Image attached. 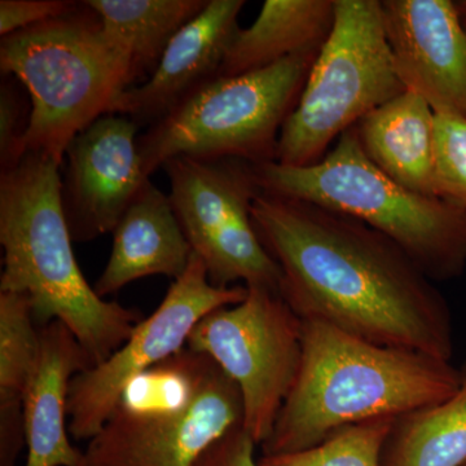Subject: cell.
Masks as SVG:
<instances>
[{
    "label": "cell",
    "mask_w": 466,
    "mask_h": 466,
    "mask_svg": "<svg viewBox=\"0 0 466 466\" xmlns=\"http://www.w3.org/2000/svg\"><path fill=\"white\" fill-rule=\"evenodd\" d=\"M113 248L94 289L106 299L126 285L149 276L177 280L193 256L170 198L149 180L113 229Z\"/></svg>",
    "instance_id": "16"
},
{
    "label": "cell",
    "mask_w": 466,
    "mask_h": 466,
    "mask_svg": "<svg viewBox=\"0 0 466 466\" xmlns=\"http://www.w3.org/2000/svg\"><path fill=\"white\" fill-rule=\"evenodd\" d=\"M39 345L30 300L24 294L0 291V415L23 412Z\"/></svg>",
    "instance_id": "21"
},
{
    "label": "cell",
    "mask_w": 466,
    "mask_h": 466,
    "mask_svg": "<svg viewBox=\"0 0 466 466\" xmlns=\"http://www.w3.org/2000/svg\"><path fill=\"white\" fill-rule=\"evenodd\" d=\"M104 30L133 63L137 81L157 67L171 39L207 7L208 0H85Z\"/></svg>",
    "instance_id": "19"
},
{
    "label": "cell",
    "mask_w": 466,
    "mask_h": 466,
    "mask_svg": "<svg viewBox=\"0 0 466 466\" xmlns=\"http://www.w3.org/2000/svg\"><path fill=\"white\" fill-rule=\"evenodd\" d=\"M244 422L240 389L213 359L184 348L126 386L85 466H195Z\"/></svg>",
    "instance_id": "6"
},
{
    "label": "cell",
    "mask_w": 466,
    "mask_h": 466,
    "mask_svg": "<svg viewBox=\"0 0 466 466\" xmlns=\"http://www.w3.org/2000/svg\"><path fill=\"white\" fill-rule=\"evenodd\" d=\"M395 419L345 426L327 440L299 452L262 455L260 466H380L383 443Z\"/></svg>",
    "instance_id": "22"
},
{
    "label": "cell",
    "mask_w": 466,
    "mask_h": 466,
    "mask_svg": "<svg viewBox=\"0 0 466 466\" xmlns=\"http://www.w3.org/2000/svg\"><path fill=\"white\" fill-rule=\"evenodd\" d=\"M139 128L128 116L106 115L67 147L61 204L73 242L113 232L149 180L137 152Z\"/></svg>",
    "instance_id": "12"
},
{
    "label": "cell",
    "mask_w": 466,
    "mask_h": 466,
    "mask_svg": "<svg viewBox=\"0 0 466 466\" xmlns=\"http://www.w3.org/2000/svg\"><path fill=\"white\" fill-rule=\"evenodd\" d=\"M336 0H266L256 23L240 29L219 78L256 72L294 56L320 52L334 25Z\"/></svg>",
    "instance_id": "18"
},
{
    "label": "cell",
    "mask_w": 466,
    "mask_h": 466,
    "mask_svg": "<svg viewBox=\"0 0 466 466\" xmlns=\"http://www.w3.org/2000/svg\"><path fill=\"white\" fill-rule=\"evenodd\" d=\"M434 195L466 210V118L434 116Z\"/></svg>",
    "instance_id": "23"
},
{
    "label": "cell",
    "mask_w": 466,
    "mask_h": 466,
    "mask_svg": "<svg viewBox=\"0 0 466 466\" xmlns=\"http://www.w3.org/2000/svg\"><path fill=\"white\" fill-rule=\"evenodd\" d=\"M247 288L242 302L201 319L187 348L213 359L238 383L244 403L242 428L262 446L299 376L302 319L280 291Z\"/></svg>",
    "instance_id": "9"
},
{
    "label": "cell",
    "mask_w": 466,
    "mask_h": 466,
    "mask_svg": "<svg viewBox=\"0 0 466 466\" xmlns=\"http://www.w3.org/2000/svg\"><path fill=\"white\" fill-rule=\"evenodd\" d=\"M38 328V359L23 397L25 466H85L84 452L67 438V395L72 380L94 363L66 324Z\"/></svg>",
    "instance_id": "15"
},
{
    "label": "cell",
    "mask_w": 466,
    "mask_h": 466,
    "mask_svg": "<svg viewBox=\"0 0 466 466\" xmlns=\"http://www.w3.org/2000/svg\"><path fill=\"white\" fill-rule=\"evenodd\" d=\"M175 214L193 253L218 288L244 281L281 293V271L254 229L251 204L260 192L253 164L238 158L179 156L165 162Z\"/></svg>",
    "instance_id": "10"
},
{
    "label": "cell",
    "mask_w": 466,
    "mask_h": 466,
    "mask_svg": "<svg viewBox=\"0 0 466 466\" xmlns=\"http://www.w3.org/2000/svg\"><path fill=\"white\" fill-rule=\"evenodd\" d=\"M434 116L421 96L404 91L355 127L368 158L380 170L424 196H435Z\"/></svg>",
    "instance_id": "17"
},
{
    "label": "cell",
    "mask_w": 466,
    "mask_h": 466,
    "mask_svg": "<svg viewBox=\"0 0 466 466\" xmlns=\"http://www.w3.org/2000/svg\"><path fill=\"white\" fill-rule=\"evenodd\" d=\"M253 168L260 191L366 223L397 242L433 281L452 280L465 272V208L394 182L368 158L355 127L311 167L266 162Z\"/></svg>",
    "instance_id": "5"
},
{
    "label": "cell",
    "mask_w": 466,
    "mask_h": 466,
    "mask_svg": "<svg viewBox=\"0 0 466 466\" xmlns=\"http://www.w3.org/2000/svg\"><path fill=\"white\" fill-rule=\"evenodd\" d=\"M392 64L434 113L466 118V30L451 0H383Z\"/></svg>",
    "instance_id": "13"
},
{
    "label": "cell",
    "mask_w": 466,
    "mask_h": 466,
    "mask_svg": "<svg viewBox=\"0 0 466 466\" xmlns=\"http://www.w3.org/2000/svg\"><path fill=\"white\" fill-rule=\"evenodd\" d=\"M466 464V368L451 400L395 419L380 466Z\"/></svg>",
    "instance_id": "20"
},
{
    "label": "cell",
    "mask_w": 466,
    "mask_h": 466,
    "mask_svg": "<svg viewBox=\"0 0 466 466\" xmlns=\"http://www.w3.org/2000/svg\"><path fill=\"white\" fill-rule=\"evenodd\" d=\"M461 385L462 370L451 361L302 320L299 376L260 447L263 455L308 450L345 426L437 406Z\"/></svg>",
    "instance_id": "2"
},
{
    "label": "cell",
    "mask_w": 466,
    "mask_h": 466,
    "mask_svg": "<svg viewBox=\"0 0 466 466\" xmlns=\"http://www.w3.org/2000/svg\"><path fill=\"white\" fill-rule=\"evenodd\" d=\"M455 5L456 9H458L462 26H464L466 30V0H459V2H455Z\"/></svg>",
    "instance_id": "27"
},
{
    "label": "cell",
    "mask_w": 466,
    "mask_h": 466,
    "mask_svg": "<svg viewBox=\"0 0 466 466\" xmlns=\"http://www.w3.org/2000/svg\"><path fill=\"white\" fill-rule=\"evenodd\" d=\"M406 91L394 70L379 0H336L329 38L279 137L276 161L305 167L336 137Z\"/></svg>",
    "instance_id": "8"
},
{
    "label": "cell",
    "mask_w": 466,
    "mask_h": 466,
    "mask_svg": "<svg viewBox=\"0 0 466 466\" xmlns=\"http://www.w3.org/2000/svg\"><path fill=\"white\" fill-rule=\"evenodd\" d=\"M318 55H294L205 86L139 135L144 173L150 177L179 156L238 158L253 165L275 162L281 128L299 103Z\"/></svg>",
    "instance_id": "7"
},
{
    "label": "cell",
    "mask_w": 466,
    "mask_h": 466,
    "mask_svg": "<svg viewBox=\"0 0 466 466\" xmlns=\"http://www.w3.org/2000/svg\"><path fill=\"white\" fill-rule=\"evenodd\" d=\"M244 5V0H208L204 11L168 43L155 72L142 85L122 92L109 115L128 116L140 127H149L219 78L240 32L238 20Z\"/></svg>",
    "instance_id": "14"
},
{
    "label": "cell",
    "mask_w": 466,
    "mask_h": 466,
    "mask_svg": "<svg viewBox=\"0 0 466 466\" xmlns=\"http://www.w3.org/2000/svg\"><path fill=\"white\" fill-rule=\"evenodd\" d=\"M257 446L249 433L238 426L211 444L195 466H260L256 459Z\"/></svg>",
    "instance_id": "26"
},
{
    "label": "cell",
    "mask_w": 466,
    "mask_h": 466,
    "mask_svg": "<svg viewBox=\"0 0 466 466\" xmlns=\"http://www.w3.org/2000/svg\"><path fill=\"white\" fill-rule=\"evenodd\" d=\"M0 72L32 100L26 153L61 165L69 144L137 82L127 52L85 2L61 16L2 36Z\"/></svg>",
    "instance_id": "4"
},
{
    "label": "cell",
    "mask_w": 466,
    "mask_h": 466,
    "mask_svg": "<svg viewBox=\"0 0 466 466\" xmlns=\"http://www.w3.org/2000/svg\"><path fill=\"white\" fill-rule=\"evenodd\" d=\"M464 466H466V464Z\"/></svg>",
    "instance_id": "28"
},
{
    "label": "cell",
    "mask_w": 466,
    "mask_h": 466,
    "mask_svg": "<svg viewBox=\"0 0 466 466\" xmlns=\"http://www.w3.org/2000/svg\"><path fill=\"white\" fill-rule=\"evenodd\" d=\"M247 294L248 288L240 285L214 287L204 263L193 253L186 272L173 281L155 312L137 324L124 345L70 382L67 429L72 437L78 441L94 438L135 377L182 351L201 319L242 302Z\"/></svg>",
    "instance_id": "11"
},
{
    "label": "cell",
    "mask_w": 466,
    "mask_h": 466,
    "mask_svg": "<svg viewBox=\"0 0 466 466\" xmlns=\"http://www.w3.org/2000/svg\"><path fill=\"white\" fill-rule=\"evenodd\" d=\"M66 0H2L0 35L20 32L26 27L61 16L75 5Z\"/></svg>",
    "instance_id": "25"
},
{
    "label": "cell",
    "mask_w": 466,
    "mask_h": 466,
    "mask_svg": "<svg viewBox=\"0 0 466 466\" xmlns=\"http://www.w3.org/2000/svg\"><path fill=\"white\" fill-rule=\"evenodd\" d=\"M58 168L54 159L26 153L0 173V291L27 297L38 327L66 324L95 367L124 345L142 314L101 299L86 280L64 216Z\"/></svg>",
    "instance_id": "3"
},
{
    "label": "cell",
    "mask_w": 466,
    "mask_h": 466,
    "mask_svg": "<svg viewBox=\"0 0 466 466\" xmlns=\"http://www.w3.org/2000/svg\"><path fill=\"white\" fill-rule=\"evenodd\" d=\"M251 220L280 267L281 296L302 320L451 361L449 303L390 238L346 214L262 191Z\"/></svg>",
    "instance_id": "1"
},
{
    "label": "cell",
    "mask_w": 466,
    "mask_h": 466,
    "mask_svg": "<svg viewBox=\"0 0 466 466\" xmlns=\"http://www.w3.org/2000/svg\"><path fill=\"white\" fill-rule=\"evenodd\" d=\"M32 121V100L26 88L12 76L0 85V173L17 167L25 156V140Z\"/></svg>",
    "instance_id": "24"
}]
</instances>
